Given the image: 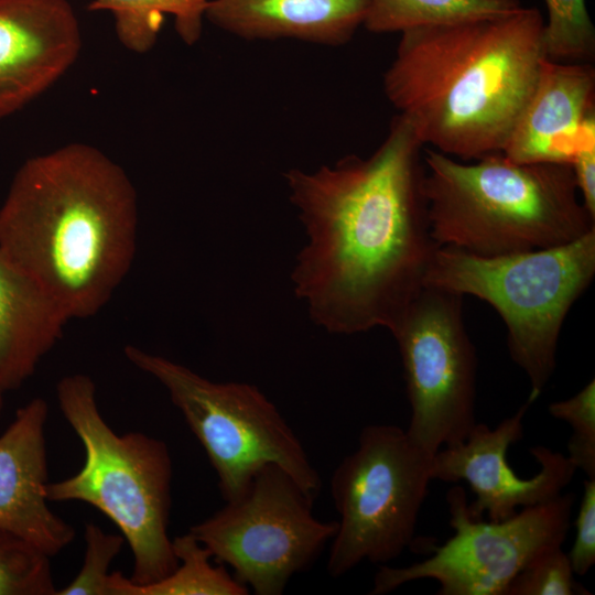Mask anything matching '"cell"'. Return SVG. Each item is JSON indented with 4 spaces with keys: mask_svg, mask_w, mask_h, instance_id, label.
I'll list each match as a JSON object with an SVG mask.
<instances>
[{
    "mask_svg": "<svg viewBox=\"0 0 595 595\" xmlns=\"http://www.w3.org/2000/svg\"><path fill=\"white\" fill-rule=\"evenodd\" d=\"M423 149L397 115L371 155L284 173L306 235L293 290L326 332L391 331L423 289L439 247L422 193Z\"/></svg>",
    "mask_w": 595,
    "mask_h": 595,
    "instance_id": "cell-1",
    "label": "cell"
},
{
    "mask_svg": "<svg viewBox=\"0 0 595 595\" xmlns=\"http://www.w3.org/2000/svg\"><path fill=\"white\" fill-rule=\"evenodd\" d=\"M137 191L96 147L68 143L28 159L0 207V248L68 320L96 315L134 259Z\"/></svg>",
    "mask_w": 595,
    "mask_h": 595,
    "instance_id": "cell-2",
    "label": "cell"
},
{
    "mask_svg": "<svg viewBox=\"0 0 595 595\" xmlns=\"http://www.w3.org/2000/svg\"><path fill=\"white\" fill-rule=\"evenodd\" d=\"M536 8L401 32L383 91L424 147L461 161L501 153L542 61Z\"/></svg>",
    "mask_w": 595,
    "mask_h": 595,
    "instance_id": "cell-3",
    "label": "cell"
},
{
    "mask_svg": "<svg viewBox=\"0 0 595 595\" xmlns=\"http://www.w3.org/2000/svg\"><path fill=\"white\" fill-rule=\"evenodd\" d=\"M423 163L437 246L493 257L563 245L595 229L569 163L520 164L502 153L467 163L428 147Z\"/></svg>",
    "mask_w": 595,
    "mask_h": 595,
    "instance_id": "cell-4",
    "label": "cell"
},
{
    "mask_svg": "<svg viewBox=\"0 0 595 595\" xmlns=\"http://www.w3.org/2000/svg\"><path fill=\"white\" fill-rule=\"evenodd\" d=\"M63 416L80 440L85 461L74 475L50 483V502L80 501L106 515L133 555L130 580L151 584L177 565L167 533L173 467L167 445L142 432L116 433L97 403L94 380L67 375L56 385Z\"/></svg>",
    "mask_w": 595,
    "mask_h": 595,
    "instance_id": "cell-5",
    "label": "cell"
},
{
    "mask_svg": "<svg viewBox=\"0 0 595 595\" xmlns=\"http://www.w3.org/2000/svg\"><path fill=\"white\" fill-rule=\"evenodd\" d=\"M594 275L595 229L563 245L493 257L439 246L424 285L473 295L498 312L533 402L555 370L564 320Z\"/></svg>",
    "mask_w": 595,
    "mask_h": 595,
    "instance_id": "cell-6",
    "label": "cell"
},
{
    "mask_svg": "<svg viewBox=\"0 0 595 595\" xmlns=\"http://www.w3.org/2000/svg\"><path fill=\"white\" fill-rule=\"evenodd\" d=\"M126 358L155 378L203 446L225 501L239 496L256 473L274 464L315 500L321 477L300 439L256 386L212 381L186 366L134 345Z\"/></svg>",
    "mask_w": 595,
    "mask_h": 595,
    "instance_id": "cell-7",
    "label": "cell"
},
{
    "mask_svg": "<svg viewBox=\"0 0 595 595\" xmlns=\"http://www.w3.org/2000/svg\"><path fill=\"white\" fill-rule=\"evenodd\" d=\"M432 457L394 424L360 431L357 447L329 480L339 516L327 558L329 576H343L364 561L388 564L413 543Z\"/></svg>",
    "mask_w": 595,
    "mask_h": 595,
    "instance_id": "cell-8",
    "label": "cell"
},
{
    "mask_svg": "<svg viewBox=\"0 0 595 595\" xmlns=\"http://www.w3.org/2000/svg\"><path fill=\"white\" fill-rule=\"evenodd\" d=\"M313 502L290 474L270 464L188 532L249 591L280 595L336 533L337 520L316 518Z\"/></svg>",
    "mask_w": 595,
    "mask_h": 595,
    "instance_id": "cell-9",
    "label": "cell"
},
{
    "mask_svg": "<svg viewBox=\"0 0 595 595\" xmlns=\"http://www.w3.org/2000/svg\"><path fill=\"white\" fill-rule=\"evenodd\" d=\"M575 495L561 494L526 507L501 521L472 518L462 486L446 494L454 533L433 553L407 566L379 565L369 594L431 578L440 595H505L509 583L542 554L562 548L571 526Z\"/></svg>",
    "mask_w": 595,
    "mask_h": 595,
    "instance_id": "cell-10",
    "label": "cell"
},
{
    "mask_svg": "<svg viewBox=\"0 0 595 595\" xmlns=\"http://www.w3.org/2000/svg\"><path fill=\"white\" fill-rule=\"evenodd\" d=\"M462 295L424 285L390 331L401 356L410 439L434 455L463 442L476 425L475 347Z\"/></svg>",
    "mask_w": 595,
    "mask_h": 595,
    "instance_id": "cell-11",
    "label": "cell"
},
{
    "mask_svg": "<svg viewBox=\"0 0 595 595\" xmlns=\"http://www.w3.org/2000/svg\"><path fill=\"white\" fill-rule=\"evenodd\" d=\"M531 403L528 399L495 429L476 423L463 442L433 455L432 480L469 485L476 497L468 504L472 518L483 519L486 513L490 521L506 520L519 509L558 497L573 479L577 469L571 459L541 445L529 450L540 466L533 477H520L508 464V448L522 439L523 418Z\"/></svg>",
    "mask_w": 595,
    "mask_h": 595,
    "instance_id": "cell-12",
    "label": "cell"
},
{
    "mask_svg": "<svg viewBox=\"0 0 595 595\" xmlns=\"http://www.w3.org/2000/svg\"><path fill=\"white\" fill-rule=\"evenodd\" d=\"M80 47L78 19L68 0H0V119L55 84Z\"/></svg>",
    "mask_w": 595,
    "mask_h": 595,
    "instance_id": "cell-13",
    "label": "cell"
},
{
    "mask_svg": "<svg viewBox=\"0 0 595 595\" xmlns=\"http://www.w3.org/2000/svg\"><path fill=\"white\" fill-rule=\"evenodd\" d=\"M588 147H595V68L545 57L501 153L520 164H571Z\"/></svg>",
    "mask_w": 595,
    "mask_h": 595,
    "instance_id": "cell-14",
    "label": "cell"
},
{
    "mask_svg": "<svg viewBox=\"0 0 595 595\" xmlns=\"http://www.w3.org/2000/svg\"><path fill=\"white\" fill-rule=\"evenodd\" d=\"M47 418L46 401L33 398L0 434V528L53 558L73 542L75 529L48 506Z\"/></svg>",
    "mask_w": 595,
    "mask_h": 595,
    "instance_id": "cell-15",
    "label": "cell"
},
{
    "mask_svg": "<svg viewBox=\"0 0 595 595\" xmlns=\"http://www.w3.org/2000/svg\"><path fill=\"white\" fill-rule=\"evenodd\" d=\"M367 8L368 0H210L205 19L247 41L338 46L364 24Z\"/></svg>",
    "mask_w": 595,
    "mask_h": 595,
    "instance_id": "cell-16",
    "label": "cell"
},
{
    "mask_svg": "<svg viewBox=\"0 0 595 595\" xmlns=\"http://www.w3.org/2000/svg\"><path fill=\"white\" fill-rule=\"evenodd\" d=\"M58 304L0 248V387L20 388L63 336Z\"/></svg>",
    "mask_w": 595,
    "mask_h": 595,
    "instance_id": "cell-17",
    "label": "cell"
},
{
    "mask_svg": "<svg viewBox=\"0 0 595 595\" xmlns=\"http://www.w3.org/2000/svg\"><path fill=\"white\" fill-rule=\"evenodd\" d=\"M176 567L160 581L138 585L121 572H112L111 595H245L249 589L224 565L212 564L213 555L190 532L172 539Z\"/></svg>",
    "mask_w": 595,
    "mask_h": 595,
    "instance_id": "cell-18",
    "label": "cell"
},
{
    "mask_svg": "<svg viewBox=\"0 0 595 595\" xmlns=\"http://www.w3.org/2000/svg\"><path fill=\"white\" fill-rule=\"evenodd\" d=\"M210 0H93L91 11L113 14L120 43L136 53L148 52L155 43L165 14L174 17L175 30L187 45L196 43Z\"/></svg>",
    "mask_w": 595,
    "mask_h": 595,
    "instance_id": "cell-19",
    "label": "cell"
},
{
    "mask_svg": "<svg viewBox=\"0 0 595 595\" xmlns=\"http://www.w3.org/2000/svg\"><path fill=\"white\" fill-rule=\"evenodd\" d=\"M520 0H368L364 26L374 33L495 18L520 9Z\"/></svg>",
    "mask_w": 595,
    "mask_h": 595,
    "instance_id": "cell-20",
    "label": "cell"
},
{
    "mask_svg": "<svg viewBox=\"0 0 595 595\" xmlns=\"http://www.w3.org/2000/svg\"><path fill=\"white\" fill-rule=\"evenodd\" d=\"M545 56L566 63H591L595 56V28L585 0H544Z\"/></svg>",
    "mask_w": 595,
    "mask_h": 595,
    "instance_id": "cell-21",
    "label": "cell"
},
{
    "mask_svg": "<svg viewBox=\"0 0 595 595\" xmlns=\"http://www.w3.org/2000/svg\"><path fill=\"white\" fill-rule=\"evenodd\" d=\"M51 556L0 528V595H56Z\"/></svg>",
    "mask_w": 595,
    "mask_h": 595,
    "instance_id": "cell-22",
    "label": "cell"
},
{
    "mask_svg": "<svg viewBox=\"0 0 595 595\" xmlns=\"http://www.w3.org/2000/svg\"><path fill=\"white\" fill-rule=\"evenodd\" d=\"M549 412L572 429L567 457L587 478H595V380L574 396L552 402Z\"/></svg>",
    "mask_w": 595,
    "mask_h": 595,
    "instance_id": "cell-23",
    "label": "cell"
},
{
    "mask_svg": "<svg viewBox=\"0 0 595 595\" xmlns=\"http://www.w3.org/2000/svg\"><path fill=\"white\" fill-rule=\"evenodd\" d=\"M125 542L122 534L107 533L99 526L87 523L83 565L68 585L56 591V595H111L109 569Z\"/></svg>",
    "mask_w": 595,
    "mask_h": 595,
    "instance_id": "cell-24",
    "label": "cell"
},
{
    "mask_svg": "<svg viewBox=\"0 0 595 595\" xmlns=\"http://www.w3.org/2000/svg\"><path fill=\"white\" fill-rule=\"evenodd\" d=\"M574 575L567 554L558 548L521 570L509 583L505 595H588Z\"/></svg>",
    "mask_w": 595,
    "mask_h": 595,
    "instance_id": "cell-25",
    "label": "cell"
},
{
    "mask_svg": "<svg viewBox=\"0 0 595 595\" xmlns=\"http://www.w3.org/2000/svg\"><path fill=\"white\" fill-rule=\"evenodd\" d=\"M575 540L567 558L576 575H585L595 564V478L585 479L575 518Z\"/></svg>",
    "mask_w": 595,
    "mask_h": 595,
    "instance_id": "cell-26",
    "label": "cell"
},
{
    "mask_svg": "<svg viewBox=\"0 0 595 595\" xmlns=\"http://www.w3.org/2000/svg\"><path fill=\"white\" fill-rule=\"evenodd\" d=\"M571 165L582 203L595 218V147L577 152Z\"/></svg>",
    "mask_w": 595,
    "mask_h": 595,
    "instance_id": "cell-27",
    "label": "cell"
},
{
    "mask_svg": "<svg viewBox=\"0 0 595 595\" xmlns=\"http://www.w3.org/2000/svg\"><path fill=\"white\" fill-rule=\"evenodd\" d=\"M4 393L6 392L0 387V415H1L2 407H3V396H4Z\"/></svg>",
    "mask_w": 595,
    "mask_h": 595,
    "instance_id": "cell-28",
    "label": "cell"
}]
</instances>
